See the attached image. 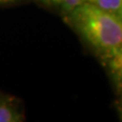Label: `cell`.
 Masks as SVG:
<instances>
[{
  "instance_id": "8992f818",
  "label": "cell",
  "mask_w": 122,
  "mask_h": 122,
  "mask_svg": "<svg viewBox=\"0 0 122 122\" xmlns=\"http://www.w3.org/2000/svg\"><path fill=\"white\" fill-rule=\"evenodd\" d=\"M0 1H2V0H0Z\"/></svg>"
},
{
  "instance_id": "3957f363",
  "label": "cell",
  "mask_w": 122,
  "mask_h": 122,
  "mask_svg": "<svg viewBox=\"0 0 122 122\" xmlns=\"http://www.w3.org/2000/svg\"><path fill=\"white\" fill-rule=\"evenodd\" d=\"M85 2L91 3L109 12H113L121 16L122 0H86Z\"/></svg>"
},
{
  "instance_id": "5b68a950",
  "label": "cell",
  "mask_w": 122,
  "mask_h": 122,
  "mask_svg": "<svg viewBox=\"0 0 122 122\" xmlns=\"http://www.w3.org/2000/svg\"><path fill=\"white\" fill-rule=\"evenodd\" d=\"M2 102H3V99H2L1 97H0V104H1V103H2Z\"/></svg>"
},
{
  "instance_id": "6da1fadb",
  "label": "cell",
  "mask_w": 122,
  "mask_h": 122,
  "mask_svg": "<svg viewBox=\"0 0 122 122\" xmlns=\"http://www.w3.org/2000/svg\"><path fill=\"white\" fill-rule=\"evenodd\" d=\"M69 21L89 45L106 60L121 54V16L83 2L69 13Z\"/></svg>"
},
{
  "instance_id": "7a4b0ae2",
  "label": "cell",
  "mask_w": 122,
  "mask_h": 122,
  "mask_svg": "<svg viewBox=\"0 0 122 122\" xmlns=\"http://www.w3.org/2000/svg\"><path fill=\"white\" fill-rule=\"evenodd\" d=\"M0 122H22V115L16 106L3 100L0 104Z\"/></svg>"
},
{
  "instance_id": "277c9868",
  "label": "cell",
  "mask_w": 122,
  "mask_h": 122,
  "mask_svg": "<svg viewBox=\"0 0 122 122\" xmlns=\"http://www.w3.org/2000/svg\"><path fill=\"white\" fill-rule=\"evenodd\" d=\"M46 2H51L53 4L60 6L64 11L69 13L71 10H73L75 7L82 4L86 0H44Z\"/></svg>"
}]
</instances>
